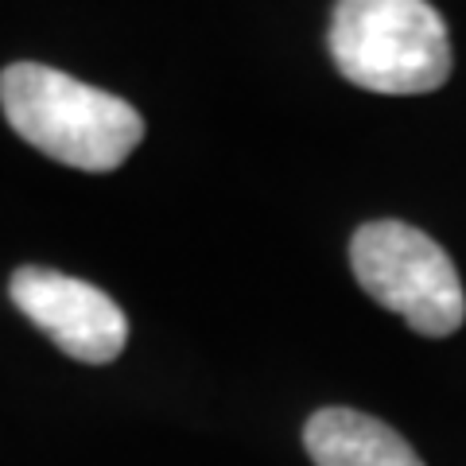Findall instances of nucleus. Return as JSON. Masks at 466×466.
I'll use <instances>...</instances> for the list:
<instances>
[{"label":"nucleus","mask_w":466,"mask_h":466,"mask_svg":"<svg viewBox=\"0 0 466 466\" xmlns=\"http://www.w3.org/2000/svg\"><path fill=\"white\" fill-rule=\"evenodd\" d=\"M303 443L315 466H424L389 424L354 408H323L308 420Z\"/></svg>","instance_id":"39448f33"},{"label":"nucleus","mask_w":466,"mask_h":466,"mask_svg":"<svg viewBox=\"0 0 466 466\" xmlns=\"http://www.w3.org/2000/svg\"><path fill=\"white\" fill-rule=\"evenodd\" d=\"M0 106L20 140L78 171L121 167L144 140L140 113L125 97L43 63H12L0 75Z\"/></svg>","instance_id":"f257e3e1"},{"label":"nucleus","mask_w":466,"mask_h":466,"mask_svg":"<svg viewBox=\"0 0 466 466\" xmlns=\"http://www.w3.org/2000/svg\"><path fill=\"white\" fill-rule=\"evenodd\" d=\"M350 265L361 291L397 311L416 334L447 339L462 327V280L431 233L408 222H370L350 241Z\"/></svg>","instance_id":"7ed1b4c3"},{"label":"nucleus","mask_w":466,"mask_h":466,"mask_svg":"<svg viewBox=\"0 0 466 466\" xmlns=\"http://www.w3.org/2000/svg\"><path fill=\"white\" fill-rule=\"evenodd\" d=\"M12 303L63 350L86 366H106L121 358L128 342V319L101 288L78 276L27 265L12 272Z\"/></svg>","instance_id":"20e7f679"},{"label":"nucleus","mask_w":466,"mask_h":466,"mask_svg":"<svg viewBox=\"0 0 466 466\" xmlns=\"http://www.w3.org/2000/svg\"><path fill=\"white\" fill-rule=\"evenodd\" d=\"M330 58L361 90L431 94L451 75V35L424 0H346L330 20Z\"/></svg>","instance_id":"f03ea898"}]
</instances>
